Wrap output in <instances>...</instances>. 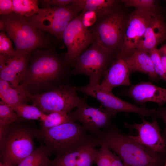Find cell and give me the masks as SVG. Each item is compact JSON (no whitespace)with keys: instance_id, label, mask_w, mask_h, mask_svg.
I'll return each mask as SVG.
<instances>
[{"instance_id":"1","label":"cell","mask_w":166,"mask_h":166,"mask_svg":"<svg viewBox=\"0 0 166 166\" xmlns=\"http://www.w3.org/2000/svg\"><path fill=\"white\" fill-rule=\"evenodd\" d=\"M117 154L124 166H164L166 157L135 142L117 128L110 126L96 136Z\"/></svg>"},{"instance_id":"2","label":"cell","mask_w":166,"mask_h":166,"mask_svg":"<svg viewBox=\"0 0 166 166\" xmlns=\"http://www.w3.org/2000/svg\"><path fill=\"white\" fill-rule=\"evenodd\" d=\"M53 47L32 52L30 63L21 85L25 89L29 86H38L47 82H58L69 73L65 57L62 58Z\"/></svg>"},{"instance_id":"3","label":"cell","mask_w":166,"mask_h":166,"mask_svg":"<svg viewBox=\"0 0 166 166\" xmlns=\"http://www.w3.org/2000/svg\"><path fill=\"white\" fill-rule=\"evenodd\" d=\"M0 29L14 42L16 50L31 52L53 47V36L34 27L26 17L15 13L0 15Z\"/></svg>"},{"instance_id":"4","label":"cell","mask_w":166,"mask_h":166,"mask_svg":"<svg viewBox=\"0 0 166 166\" xmlns=\"http://www.w3.org/2000/svg\"><path fill=\"white\" fill-rule=\"evenodd\" d=\"M83 126L73 121L47 129L41 128L34 135L42 140L50 153L57 156L73 151L96 140V136L88 135Z\"/></svg>"},{"instance_id":"5","label":"cell","mask_w":166,"mask_h":166,"mask_svg":"<svg viewBox=\"0 0 166 166\" xmlns=\"http://www.w3.org/2000/svg\"><path fill=\"white\" fill-rule=\"evenodd\" d=\"M45 11L26 18L34 27L62 39L63 32L69 23L82 11L78 6L70 4L65 6H51Z\"/></svg>"},{"instance_id":"6","label":"cell","mask_w":166,"mask_h":166,"mask_svg":"<svg viewBox=\"0 0 166 166\" xmlns=\"http://www.w3.org/2000/svg\"><path fill=\"white\" fill-rule=\"evenodd\" d=\"M77 91L75 86L63 85L45 93L34 95L30 93L29 98L33 105L45 114L55 112L68 113L84 98L79 97Z\"/></svg>"},{"instance_id":"7","label":"cell","mask_w":166,"mask_h":166,"mask_svg":"<svg viewBox=\"0 0 166 166\" xmlns=\"http://www.w3.org/2000/svg\"><path fill=\"white\" fill-rule=\"evenodd\" d=\"M112 53L95 41L77 59L72 71L73 75L82 74L89 81L100 83L113 61Z\"/></svg>"},{"instance_id":"8","label":"cell","mask_w":166,"mask_h":166,"mask_svg":"<svg viewBox=\"0 0 166 166\" xmlns=\"http://www.w3.org/2000/svg\"><path fill=\"white\" fill-rule=\"evenodd\" d=\"M34 132L27 128L15 127L9 130L1 147V163L17 166L34 150Z\"/></svg>"},{"instance_id":"9","label":"cell","mask_w":166,"mask_h":166,"mask_svg":"<svg viewBox=\"0 0 166 166\" xmlns=\"http://www.w3.org/2000/svg\"><path fill=\"white\" fill-rule=\"evenodd\" d=\"M125 21L121 14L114 12L97 21L89 29L95 41L113 53L121 46L126 26Z\"/></svg>"},{"instance_id":"10","label":"cell","mask_w":166,"mask_h":166,"mask_svg":"<svg viewBox=\"0 0 166 166\" xmlns=\"http://www.w3.org/2000/svg\"><path fill=\"white\" fill-rule=\"evenodd\" d=\"M81 13L72 20L65 29L62 40L67 51L65 57L66 63L73 66L80 55L95 41L89 28L83 24Z\"/></svg>"},{"instance_id":"11","label":"cell","mask_w":166,"mask_h":166,"mask_svg":"<svg viewBox=\"0 0 166 166\" xmlns=\"http://www.w3.org/2000/svg\"><path fill=\"white\" fill-rule=\"evenodd\" d=\"M75 88L77 91L82 92L99 101L113 117L121 112L134 113L142 116L153 115L156 110L138 107L124 101L114 96L112 92L103 90L100 87V83L97 82L89 81L86 85L75 86Z\"/></svg>"},{"instance_id":"12","label":"cell","mask_w":166,"mask_h":166,"mask_svg":"<svg viewBox=\"0 0 166 166\" xmlns=\"http://www.w3.org/2000/svg\"><path fill=\"white\" fill-rule=\"evenodd\" d=\"M155 12L136 10L126 25L122 41L118 53L125 57L134 52L148 25L156 14Z\"/></svg>"},{"instance_id":"13","label":"cell","mask_w":166,"mask_h":166,"mask_svg":"<svg viewBox=\"0 0 166 166\" xmlns=\"http://www.w3.org/2000/svg\"><path fill=\"white\" fill-rule=\"evenodd\" d=\"M76 109L68 113L74 121L81 122L86 131L97 136L103 128L110 126V120L113 116L106 109L91 107L86 102L84 97Z\"/></svg>"},{"instance_id":"14","label":"cell","mask_w":166,"mask_h":166,"mask_svg":"<svg viewBox=\"0 0 166 166\" xmlns=\"http://www.w3.org/2000/svg\"><path fill=\"white\" fill-rule=\"evenodd\" d=\"M142 122L133 124L124 123L125 126L131 129L137 131L136 136L128 135L135 142L151 150L166 157V143L160 133V129L156 117L152 122L146 121L141 117Z\"/></svg>"},{"instance_id":"15","label":"cell","mask_w":166,"mask_h":166,"mask_svg":"<svg viewBox=\"0 0 166 166\" xmlns=\"http://www.w3.org/2000/svg\"><path fill=\"white\" fill-rule=\"evenodd\" d=\"M31 52L15 50L11 56L0 54V79L14 86L19 85L24 77Z\"/></svg>"},{"instance_id":"16","label":"cell","mask_w":166,"mask_h":166,"mask_svg":"<svg viewBox=\"0 0 166 166\" xmlns=\"http://www.w3.org/2000/svg\"><path fill=\"white\" fill-rule=\"evenodd\" d=\"M130 74L124 57L118 54L104 74L100 87L103 90L111 93L116 87L130 86Z\"/></svg>"},{"instance_id":"17","label":"cell","mask_w":166,"mask_h":166,"mask_svg":"<svg viewBox=\"0 0 166 166\" xmlns=\"http://www.w3.org/2000/svg\"><path fill=\"white\" fill-rule=\"evenodd\" d=\"M126 93L135 102L140 104L152 102L161 106L166 103V89L149 82L133 85L128 89Z\"/></svg>"},{"instance_id":"18","label":"cell","mask_w":166,"mask_h":166,"mask_svg":"<svg viewBox=\"0 0 166 166\" xmlns=\"http://www.w3.org/2000/svg\"><path fill=\"white\" fill-rule=\"evenodd\" d=\"M165 40L166 23L161 16L156 14L147 28L135 51L148 53Z\"/></svg>"},{"instance_id":"19","label":"cell","mask_w":166,"mask_h":166,"mask_svg":"<svg viewBox=\"0 0 166 166\" xmlns=\"http://www.w3.org/2000/svg\"><path fill=\"white\" fill-rule=\"evenodd\" d=\"M123 57L131 73L140 72L146 74L154 81L158 80L159 77L155 70L148 53L136 50Z\"/></svg>"},{"instance_id":"20","label":"cell","mask_w":166,"mask_h":166,"mask_svg":"<svg viewBox=\"0 0 166 166\" xmlns=\"http://www.w3.org/2000/svg\"><path fill=\"white\" fill-rule=\"evenodd\" d=\"M29 93L21 85H13L9 82L0 79V97L1 101L10 106L25 103L30 99Z\"/></svg>"},{"instance_id":"21","label":"cell","mask_w":166,"mask_h":166,"mask_svg":"<svg viewBox=\"0 0 166 166\" xmlns=\"http://www.w3.org/2000/svg\"><path fill=\"white\" fill-rule=\"evenodd\" d=\"M117 2L114 0H73L72 4L79 7L82 11L94 12L98 21L115 12Z\"/></svg>"},{"instance_id":"22","label":"cell","mask_w":166,"mask_h":166,"mask_svg":"<svg viewBox=\"0 0 166 166\" xmlns=\"http://www.w3.org/2000/svg\"><path fill=\"white\" fill-rule=\"evenodd\" d=\"M50 154L45 147L41 146L17 166H51L52 160L49 158Z\"/></svg>"},{"instance_id":"23","label":"cell","mask_w":166,"mask_h":166,"mask_svg":"<svg viewBox=\"0 0 166 166\" xmlns=\"http://www.w3.org/2000/svg\"><path fill=\"white\" fill-rule=\"evenodd\" d=\"M37 0H13V13L28 18L45 11V8L38 7Z\"/></svg>"},{"instance_id":"24","label":"cell","mask_w":166,"mask_h":166,"mask_svg":"<svg viewBox=\"0 0 166 166\" xmlns=\"http://www.w3.org/2000/svg\"><path fill=\"white\" fill-rule=\"evenodd\" d=\"M21 118L28 120L42 121L46 114L35 106L21 103L10 106Z\"/></svg>"},{"instance_id":"25","label":"cell","mask_w":166,"mask_h":166,"mask_svg":"<svg viewBox=\"0 0 166 166\" xmlns=\"http://www.w3.org/2000/svg\"><path fill=\"white\" fill-rule=\"evenodd\" d=\"M82 147L69 153L57 156L52 160L51 166H85L83 159L80 156Z\"/></svg>"},{"instance_id":"26","label":"cell","mask_w":166,"mask_h":166,"mask_svg":"<svg viewBox=\"0 0 166 166\" xmlns=\"http://www.w3.org/2000/svg\"><path fill=\"white\" fill-rule=\"evenodd\" d=\"M73 121L68 113L62 112H55L46 114L41 121V128L47 129L56 127Z\"/></svg>"},{"instance_id":"27","label":"cell","mask_w":166,"mask_h":166,"mask_svg":"<svg viewBox=\"0 0 166 166\" xmlns=\"http://www.w3.org/2000/svg\"><path fill=\"white\" fill-rule=\"evenodd\" d=\"M101 148L96 149L94 163L97 166H111L112 152L106 145L101 144Z\"/></svg>"},{"instance_id":"28","label":"cell","mask_w":166,"mask_h":166,"mask_svg":"<svg viewBox=\"0 0 166 166\" xmlns=\"http://www.w3.org/2000/svg\"><path fill=\"white\" fill-rule=\"evenodd\" d=\"M21 118L10 106L0 101V121L10 124L19 121Z\"/></svg>"},{"instance_id":"29","label":"cell","mask_w":166,"mask_h":166,"mask_svg":"<svg viewBox=\"0 0 166 166\" xmlns=\"http://www.w3.org/2000/svg\"><path fill=\"white\" fill-rule=\"evenodd\" d=\"M125 5L128 7L135 8L136 10L147 12H155V1L153 0H122Z\"/></svg>"},{"instance_id":"30","label":"cell","mask_w":166,"mask_h":166,"mask_svg":"<svg viewBox=\"0 0 166 166\" xmlns=\"http://www.w3.org/2000/svg\"><path fill=\"white\" fill-rule=\"evenodd\" d=\"M148 53L153 62L156 73L159 78L166 82V72L162 64L158 49L157 48L152 49Z\"/></svg>"},{"instance_id":"31","label":"cell","mask_w":166,"mask_h":166,"mask_svg":"<svg viewBox=\"0 0 166 166\" xmlns=\"http://www.w3.org/2000/svg\"><path fill=\"white\" fill-rule=\"evenodd\" d=\"M9 38L6 36L5 32L1 30L0 32V54L6 56H11L14 53Z\"/></svg>"},{"instance_id":"32","label":"cell","mask_w":166,"mask_h":166,"mask_svg":"<svg viewBox=\"0 0 166 166\" xmlns=\"http://www.w3.org/2000/svg\"><path fill=\"white\" fill-rule=\"evenodd\" d=\"M81 14L82 23L87 28L93 26L97 20V15L93 11H82Z\"/></svg>"},{"instance_id":"33","label":"cell","mask_w":166,"mask_h":166,"mask_svg":"<svg viewBox=\"0 0 166 166\" xmlns=\"http://www.w3.org/2000/svg\"><path fill=\"white\" fill-rule=\"evenodd\" d=\"M44 8L52 6H65L72 4L73 0H43L39 1Z\"/></svg>"},{"instance_id":"34","label":"cell","mask_w":166,"mask_h":166,"mask_svg":"<svg viewBox=\"0 0 166 166\" xmlns=\"http://www.w3.org/2000/svg\"><path fill=\"white\" fill-rule=\"evenodd\" d=\"M13 13L12 0H0V14L7 15Z\"/></svg>"},{"instance_id":"35","label":"cell","mask_w":166,"mask_h":166,"mask_svg":"<svg viewBox=\"0 0 166 166\" xmlns=\"http://www.w3.org/2000/svg\"><path fill=\"white\" fill-rule=\"evenodd\" d=\"M155 115H157L164 121L165 127L162 136L166 143V107L159 109L155 110Z\"/></svg>"},{"instance_id":"36","label":"cell","mask_w":166,"mask_h":166,"mask_svg":"<svg viewBox=\"0 0 166 166\" xmlns=\"http://www.w3.org/2000/svg\"><path fill=\"white\" fill-rule=\"evenodd\" d=\"M158 51L162 64L166 72V44L163 45Z\"/></svg>"},{"instance_id":"37","label":"cell","mask_w":166,"mask_h":166,"mask_svg":"<svg viewBox=\"0 0 166 166\" xmlns=\"http://www.w3.org/2000/svg\"><path fill=\"white\" fill-rule=\"evenodd\" d=\"M111 166H124L120 157L115 153H112Z\"/></svg>"},{"instance_id":"38","label":"cell","mask_w":166,"mask_h":166,"mask_svg":"<svg viewBox=\"0 0 166 166\" xmlns=\"http://www.w3.org/2000/svg\"><path fill=\"white\" fill-rule=\"evenodd\" d=\"M4 165L5 166H12V165L9 164H8L7 163H3Z\"/></svg>"},{"instance_id":"39","label":"cell","mask_w":166,"mask_h":166,"mask_svg":"<svg viewBox=\"0 0 166 166\" xmlns=\"http://www.w3.org/2000/svg\"><path fill=\"white\" fill-rule=\"evenodd\" d=\"M0 166H5L4 164L0 162Z\"/></svg>"},{"instance_id":"40","label":"cell","mask_w":166,"mask_h":166,"mask_svg":"<svg viewBox=\"0 0 166 166\" xmlns=\"http://www.w3.org/2000/svg\"><path fill=\"white\" fill-rule=\"evenodd\" d=\"M166 166V162H165V166Z\"/></svg>"}]
</instances>
